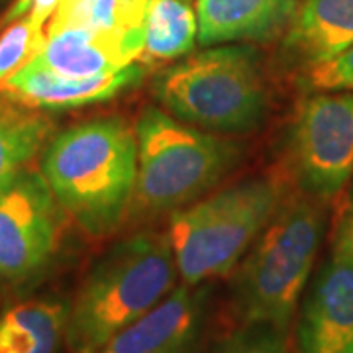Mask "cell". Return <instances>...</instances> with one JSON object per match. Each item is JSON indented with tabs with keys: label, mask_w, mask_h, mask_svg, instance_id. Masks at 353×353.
<instances>
[{
	"label": "cell",
	"mask_w": 353,
	"mask_h": 353,
	"mask_svg": "<svg viewBox=\"0 0 353 353\" xmlns=\"http://www.w3.org/2000/svg\"><path fill=\"white\" fill-rule=\"evenodd\" d=\"M139 50L114 32L63 28L48 39L30 63L65 77H94L116 73L136 63Z\"/></svg>",
	"instance_id": "13"
},
{
	"label": "cell",
	"mask_w": 353,
	"mask_h": 353,
	"mask_svg": "<svg viewBox=\"0 0 353 353\" xmlns=\"http://www.w3.org/2000/svg\"><path fill=\"white\" fill-rule=\"evenodd\" d=\"M187 2H192V0H187Z\"/></svg>",
	"instance_id": "23"
},
{
	"label": "cell",
	"mask_w": 353,
	"mask_h": 353,
	"mask_svg": "<svg viewBox=\"0 0 353 353\" xmlns=\"http://www.w3.org/2000/svg\"><path fill=\"white\" fill-rule=\"evenodd\" d=\"M216 353H292L285 340L283 330L265 326V324H248L245 328L228 338Z\"/></svg>",
	"instance_id": "20"
},
{
	"label": "cell",
	"mask_w": 353,
	"mask_h": 353,
	"mask_svg": "<svg viewBox=\"0 0 353 353\" xmlns=\"http://www.w3.org/2000/svg\"><path fill=\"white\" fill-rule=\"evenodd\" d=\"M46 26L48 20L34 14L6 24L0 34V81L22 69L41 51L48 39Z\"/></svg>",
	"instance_id": "18"
},
{
	"label": "cell",
	"mask_w": 353,
	"mask_h": 353,
	"mask_svg": "<svg viewBox=\"0 0 353 353\" xmlns=\"http://www.w3.org/2000/svg\"><path fill=\"white\" fill-rule=\"evenodd\" d=\"M148 75V67L132 63L116 71L94 77H65L28 63L0 81V94L38 110H63L85 104L106 102L138 87Z\"/></svg>",
	"instance_id": "10"
},
{
	"label": "cell",
	"mask_w": 353,
	"mask_h": 353,
	"mask_svg": "<svg viewBox=\"0 0 353 353\" xmlns=\"http://www.w3.org/2000/svg\"><path fill=\"white\" fill-rule=\"evenodd\" d=\"M353 46V0H303L285 32V51L299 67L324 63Z\"/></svg>",
	"instance_id": "14"
},
{
	"label": "cell",
	"mask_w": 353,
	"mask_h": 353,
	"mask_svg": "<svg viewBox=\"0 0 353 353\" xmlns=\"http://www.w3.org/2000/svg\"><path fill=\"white\" fill-rule=\"evenodd\" d=\"M199 38V20L187 0H150L143 46L138 61L145 67L169 63L189 55Z\"/></svg>",
	"instance_id": "15"
},
{
	"label": "cell",
	"mask_w": 353,
	"mask_h": 353,
	"mask_svg": "<svg viewBox=\"0 0 353 353\" xmlns=\"http://www.w3.org/2000/svg\"><path fill=\"white\" fill-rule=\"evenodd\" d=\"M299 353H353V259L332 255L316 277L296 330Z\"/></svg>",
	"instance_id": "9"
},
{
	"label": "cell",
	"mask_w": 353,
	"mask_h": 353,
	"mask_svg": "<svg viewBox=\"0 0 353 353\" xmlns=\"http://www.w3.org/2000/svg\"><path fill=\"white\" fill-rule=\"evenodd\" d=\"M73 2H77V0H59V6H69V4H73ZM57 6V8H59Z\"/></svg>",
	"instance_id": "22"
},
{
	"label": "cell",
	"mask_w": 353,
	"mask_h": 353,
	"mask_svg": "<svg viewBox=\"0 0 353 353\" xmlns=\"http://www.w3.org/2000/svg\"><path fill=\"white\" fill-rule=\"evenodd\" d=\"M299 0H196L199 38L220 43H265L289 30Z\"/></svg>",
	"instance_id": "12"
},
{
	"label": "cell",
	"mask_w": 353,
	"mask_h": 353,
	"mask_svg": "<svg viewBox=\"0 0 353 353\" xmlns=\"http://www.w3.org/2000/svg\"><path fill=\"white\" fill-rule=\"evenodd\" d=\"M61 301H30L0 316V353H55L69 320Z\"/></svg>",
	"instance_id": "16"
},
{
	"label": "cell",
	"mask_w": 353,
	"mask_h": 353,
	"mask_svg": "<svg viewBox=\"0 0 353 353\" xmlns=\"http://www.w3.org/2000/svg\"><path fill=\"white\" fill-rule=\"evenodd\" d=\"M138 183L134 208L148 216L176 212L216 187L240 161L232 139L189 126L148 106L136 124Z\"/></svg>",
	"instance_id": "4"
},
{
	"label": "cell",
	"mask_w": 353,
	"mask_h": 353,
	"mask_svg": "<svg viewBox=\"0 0 353 353\" xmlns=\"http://www.w3.org/2000/svg\"><path fill=\"white\" fill-rule=\"evenodd\" d=\"M277 179H250L171 214L169 241L187 285L222 277L259 238L283 204Z\"/></svg>",
	"instance_id": "6"
},
{
	"label": "cell",
	"mask_w": 353,
	"mask_h": 353,
	"mask_svg": "<svg viewBox=\"0 0 353 353\" xmlns=\"http://www.w3.org/2000/svg\"><path fill=\"white\" fill-rule=\"evenodd\" d=\"M332 255L353 259V189L341 199L338 206L332 234Z\"/></svg>",
	"instance_id": "21"
},
{
	"label": "cell",
	"mask_w": 353,
	"mask_h": 353,
	"mask_svg": "<svg viewBox=\"0 0 353 353\" xmlns=\"http://www.w3.org/2000/svg\"><path fill=\"white\" fill-rule=\"evenodd\" d=\"M41 175L59 206L88 236L112 234L136 196V128L118 116L71 126L48 143Z\"/></svg>",
	"instance_id": "1"
},
{
	"label": "cell",
	"mask_w": 353,
	"mask_h": 353,
	"mask_svg": "<svg viewBox=\"0 0 353 353\" xmlns=\"http://www.w3.org/2000/svg\"><path fill=\"white\" fill-rule=\"evenodd\" d=\"M204 303L206 292L185 283L94 353H194L204 322Z\"/></svg>",
	"instance_id": "11"
},
{
	"label": "cell",
	"mask_w": 353,
	"mask_h": 353,
	"mask_svg": "<svg viewBox=\"0 0 353 353\" xmlns=\"http://www.w3.org/2000/svg\"><path fill=\"white\" fill-rule=\"evenodd\" d=\"M59 202L41 171L26 169L0 190V279L20 281L51 259L59 240Z\"/></svg>",
	"instance_id": "8"
},
{
	"label": "cell",
	"mask_w": 353,
	"mask_h": 353,
	"mask_svg": "<svg viewBox=\"0 0 353 353\" xmlns=\"http://www.w3.org/2000/svg\"><path fill=\"white\" fill-rule=\"evenodd\" d=\"M179 269L169 238L155 232L118 241L90 269L65 328L73 353H94L152 312L173 290Z\"/></svg>",
	"instance_id": "2"
},
{
	"label": "cell",
	"mask_w": 353,
	"mask_h": 353,
	"mask_svg": "<svg viewBox=\"0 0 353 353\" xmlns=\"http://www.w3.org/2000/svg\"><path fill=\"white\" fill-rule=\"evenodd\" d=\"M287 153L304 194L334 201L353 176V90L308 97L289 128Z\"/></svg>",
	"instance_id": "7"
},
{
	"label": "cell",
	"mask_w": 353,
	"mask_h": 353,
	"mask_svg": "<svg viewBox=\"0 0 353 353\" xmlns=\"http://www.w3.org/2000/svg\"><path fill=\"white\" fill-rule=\"evenodd\" d=\"M161 108L212 134H245L263 122L267 88L257 51L220 43L167 67L153 83Z\"/></svg>",
	"instance_id": "3"
},
{
	"label": "cell",
	"mask_w": 353,
	"mask_h": 353,
	"mask_svg": "<svg viewBox=\"0 0 353 353\" xmlns=\"http://www.w3.org/2000/svg\"><path fill=\"white\" fill-rule=\"evenodd\" d=\"M51 130L53 122L38 108L0 99V190L24 173Z\"/></svg>",
	"instance_id": "17"
},
{
	"label": "cell",
	"mask_w": 353,
	"mask_h": 353,
	"mask_svg": "<svg viewBox=\"0 0 353 353\" xmlns=\"http://www.w3.org/2000/svg\"><path fill=\"white\" fill-rule=\"evenodd\" d=\"M299 85L308 92L353 90V46L324 63L304 69Z\"/></svg>",
	"instance_id": "19"
},
{
	"label": "cell",
	"mask_w": 353,
	"mask_h": 353,
	"mask_svg": "<svg viewBox=\"0 0 353 353\" xmlns=\"http://www.w3.org/2000/svg\"><path fill=\"white\" fill-rule=\"evenodd\" d=\"M322 232V212L310 196L279 206L236 277L234 306L245 326L287 330L310 277Z\"/></svg>",
	"instance_id": "5"
}]
</instances>
